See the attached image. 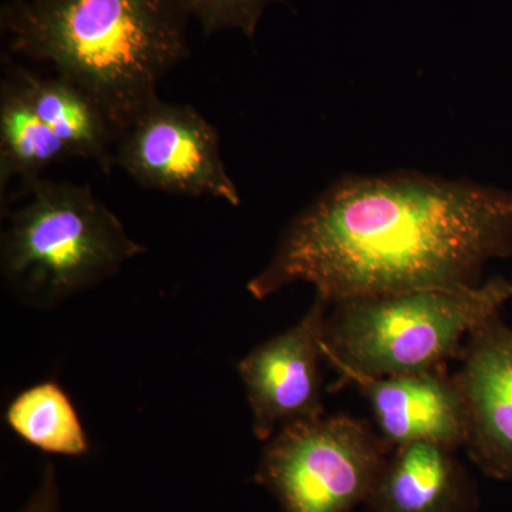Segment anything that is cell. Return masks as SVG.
I'll use <instances>...</instances> for the list:
<instances>
[{
  "mask_svg": "<svg viewBox=\"0 0 512 512\" xmlns=\"http://www.w3.org/2000/svg\"><path fill=\"white\" fill-rule=\"evenodd\" d=\"M510 255L512 192L417 171L348 175L291 222L247 289L265 299L303 282L333 305L467 288Z\"/></svg>",
  "mask_w": 512,
  "mask_h": 512,
  "instance_id": "obj_1",
  "label": "cell"
},
{
  "mask_svg": "<svg viewBox=\"0 0 512 512\" xmlns=\"http://www.w3.org/2000/svg\"><path fill=\"white\" fill-rule=\"evenodd\" d=\"M190 19L184 0H12L0 12L10 49L90 94L117 137L188 56Z\"/></svg>",
  "mask_w": 512,
  "mask_h": 512,
  "instance_id": "obj_2",
  "label": "cell"
},
{
  "mask_svg": "<svg viewBox=\"0 0 512 512\" xmlns=\"http://www.w3.org/2000/svg\"><path fill=\"white\" fill-rule=\"evenodd\" d=\"M512 299L507 279L467 288H430L333 303L322 339L323 359L365 375L433 372L461 356L471 333L500 316Z\"/></svg>",
  "mask_w": 512,
  "mask_h": 512,
  "instance_id": "obj_3",
  "label": "cell"
},
{
  "mask_svg": "<svg viewBox=\"0 0 512 512\" xmlns=\"http://www.w3.org/2000/svg\"><path fill=\"white\" fill-rule=\"evenodd\" d=\"M9 217L0 265L20 298L47 308L119 274L146 249L89 187L40 178Z\"/></svg>",
  "mask_w": 512,
  "mask_h": 512,
  "instance_id": "obj_4",
  "label": "cell"
},
{
  "mask_svg": "<svg viewBox=\"0 0 512 512\" xmlns=\"http://www.w3.org/2000/svg\"><path fill=\"white\" fill-rule=\"evenodd\" d=\"M390 450L352 417L295 421L268 440L255 481L285 512H352L366 503Z\"/></svg>",
  "mask_w": 512,
  "mask_h": 512,
  "instance_id": "obj_5",
  "label": "cell"
},
{
  "mask_svg": "<svg viewBox=\"0 0 512 512\" xmlns=\"http://www.w3.org/2000/svg\"><path fill=\"white\" fill-rule=\"evenodd\" d=\"M114 161L147 190L241 204L222 158L220 133L190 104L154 101L121 131Z\"/></svg>",
  "mask_w": 512,
  "mask_h": 512,
  "instance_id": "obj_6",
  "label": "cell"
},
{
  "mask_svg": "<svg viewBox=\"0 0 512 512\" xmlns=\"http://www.w3.org/2000/svg\"><path fill=\"white\" fill-rule=\"evenodd\" d=\"M330 303L316 295L293 328L262 343L239 362L256 439L271 440L295 421L325 416L320 397V360Z\"/></svg>",
  "mask_w": 512,
  "mask_h": 512,
  "instance_id": "obj_7",
  "label": "cell"
},
{
  "mask_svg": "<svg viewBox=\"0 0 512 512\" xmlns=\"http://www.w3.org/2000/svg\"><path fill=\"white\" fill-rule=\"evenodd\" d=\"M454 376L467 414L468 456L495 480H512V329L500 316L471 333Z\"/></svg>",
  "mask_w": 512,
  "mask_h": 512,
  "instance_id": "obj_8",
  "label": "cell"
},
{
  "mask_svg": "<svg viewBox=\"0 0 512 512\" xmlns=\"http://www.w3.org/2000/svg\"><path fill=\"white\" fill-rule=\"evenodd\" d=\"M340 386L353 384L370 404L379 436L390 448L414 441L466 446V404L456 379L443 369L414 375L375 377L338 360H326Z\"/></svg>",
  "mask_w": 512,
  "mask_h": 512,
  "instance_id": "obj_9",
  "label": "cell"
},
{
  "mask_svg": "<svg viewBox=\"0 0 512 512\" xmlns=\"http://www.w3.org/2000/svg\"><path fill=\"white\" fill-rule=\"evenodd\" d=\"M365 504L369 512H474L478 497L456 448L414 441L387 453Z\"/></svg>",
  "mask_w": 512,
  "mask_h": 512,
  "instance_id": "obj_10",
  "label": "cell"
},
{
  "mask_svg": "<svg viewBox=\"0 0 512 512\" xmlns=\"http://www.w3.org/2000/svg\"><path fill=\"white\" fill-rule=\"evenodd\" d=\"M10 66L37 116L62 141L69 156L93 161L110 174L116 167L117 131L97 101L59 74L39 76Z\"/></svg>",
  "mask_w": 512,
  "mask_h": 512,
  "instance_id": "obj_11",
  "label": "cell"
},
{
  "mask_svg": "<svg viewBox=\"0 0 512 512\" xmlns=\"http://www.w3.org/2000/svg\"><path fill=\"white\" fill-rule=\"evenodd\" d=\"M0 83V202L8 201L13 181L22 190L42 178L50 165L69 158L66 147L37 116L10 63Z\"/></svg>",
  "mask_w": 512,
  "mask_h": 512,
  "instance_id": "obj_12",
  "label": "cell"
},
{
  "mask_svg": "<svg viewBox=\"0 0 512 512\" xmlns=\"http://www.w3.org/2000/svg\"><path fill=\"white\" fill-rule=\"evenodd\" d=\"M10 429L26 443L59 456H83L89 440L76 409L55 382L36 384L20 393L6 412Z\"/></svg>",
  "mask_w": 512,
  "mask_h": 512,
  "instance_id": "obj_13",
  "label": "cell"
},
{
  "mask_svg": "<svg viewBox=\"0 0 512 512\" xmlns=\"http://www.w3.org/2000/svg\"><path fill=\"white\" fill-rule=\"evenodd\" d=\"M275 2L282 0H184V5L205 36L235 29L252 40L265 9Z\"/></svg>",
  "mask_w": 512,
  "mask_h": 512,
  "instance_id": "obj_14",
  "label": "cell"
},
{
  "mask_svg": "<svg viewBox=\"0 0 512 512\" xmlns=\"http://www.w3.org/2000/svg\"><path fill=\"white\" fill-rule=\"evenodd\" d=\"M19 512H60L59 488L53 464H47L42 483L32 495L28 504Z\"/></svg>",
  "mask_w": 512,
  "mask_h": 512,
  "instance_id": "obj_15",
  "label": "cell"
}]
</instances>
